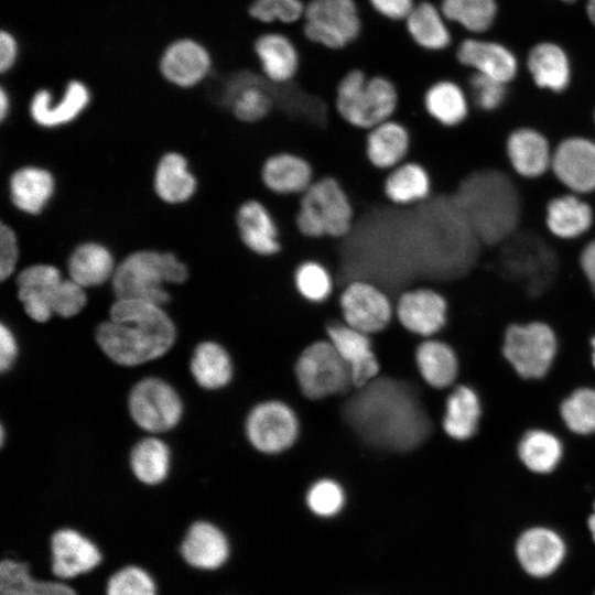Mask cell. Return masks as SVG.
I'll return each instance as SVG.
<instances>
[{
    "label": "cell",
    "instance_id": "obj_1",
    "mask_svg": "<svg viewBox=\"0 0 595 595\" xmlns=\"http://www.w3.org/2000/svg\"><path fill=\"white\" fill-rule=\"evenodd\" d=\"M347 422L381 448L412 450L431 432V422L410 387L391 378H375L346 402Z\"/></svg>",
    "mask_w": 595,
    "mask_h": 595
},
{
    "label": "cell",
    "instance_id": "obj_2",
    "mask_svg": "<svg viewBox=\"0 0 595 595\" xmlns=\"http://www.w3.org/2000/svg\"><path fill=\"white\" fill-rule=\"evenodd\" d=\"M176 338L163 306L136 299H116L109 318L97 326L99 348L113 363L132 367L166 354Z\"/></svg>",
    "mask_w": 595,
    "mask_h": 595
},
{
    "label": "cell",
    "instance_id": "obj_3",
    "mask_svg": "<svg viewBox=\"0 0 595 595\" xmlns=\"http://www.w3.org/2000/svg\"><path fill=\"white\" fill-rule=\"evenodd\" d=\"M479 241L508 238L519 219L520 205L512 182L502 173L480 171L468 176L455 197Z\"/></svg>",
    "mask_w": 595,
    "mask_h": 595
},
{
    "label": "cell",
    "instance_id": "obj_4",
    "mask_svg": "<svg viewBox=\"0 0 595 595\" xmlns=\"http://www.w3.org/2000/svg\"><path fill=\"white\" fill-rule=\"evenodd\" d=\"M399 106L396 84L383 75L368 76L363 69L348 71L337 83L335 109L348 126L368 131L393 118Z\"/></svg>",
    "mask_w": 595,
    "mask_h": 595
},
{
    "label": "cell",
    "instance_id": "obj_5",
    "mask_svg": "<svg viewBox=\"0 0 595 595\" xmlns=\"http://www.w3.org/2000/svg\"><path fill=\"white\" fill-rule=\"evenodd\" d=\"M353 202L344 185L332 175L315 178L300 196L294 224L305 238H344L354 225Z\"/></svg>",
    "mask_w": 595,
    "mask_h": 595
},
{
    "label": "cell",
    "instance_id": "obj_6",
    "mask_svg": "<svg viewBox=\"0 0 595 595\" xmlns=\"http://www.w3.org/2000/svg\"><path fill=\"white\" fill-rule=\"evenodd\" d=\"M302 20L305 39L328 50L347 47L363 30L356 0H310Z\"/></svg>",
    "mask_w": 595,
    "mask_h": 595
},
{
    "label": "cell",
    "instance_id": "obj_7",
    "mask_svg": "<svg viewBox=\"0 0 595 595\" xmlns=\"http://www.w3.org/2000/svg\"><path fill=\"white\" fill-rule=\"evenodd\" d=\"M295 375L303 394L313 400L343 393L353 386L347 364L328 339L314 342L302 351Z\"/></svg>",
    "mask_w": 595,
    "mask_h": 595
},
{
    "label": "cell",
    "instance_id": "obj_8",
    "mask_svg": "<svg viewBox=\"0 0 595 595\" xmlns=\"http://www.w3.org/2000/svg\"><path fill=\"white\" fill-rule=\"evenodd\" d=\"M116 299H136L165 305L170 294L164 288L163 252L138 250L117 264L111 278Z\"/></svg>",
    "mask_w": 595,
    "mask_h": 595
},
{
    "label": "cell",
    "instance_id": "obj_9",
    "mask_svg": "<svg viewBox=\"0 0 595 595\" xmlns=\"http://www.w3.org/2000/svg\"><path fill=\"white\" fill-rule=\"evenodd\" d=\"M128 408L134 423L150 433L173 429L183 413L177 392L167 382L155 377L141 379L132 387Z\"/></svg>",
    "mask_w": 595,
    "mask_h": 595
},
{
    "label": "cell",
    "instance_id": "obj_10",
    "mask_svg": "<svg viewBox=\"0 0 595 595\" xmlns=\"http://www.w3.org/2000/svg\"><path fill=\"white\" fill-rule=\"evenodd\" d=\"M338 304L344 323L368 335L387 328L394 315V305L388 293L367 279L346 283Z\"/></svg>",
    "mask_w": 595,
    "mask_h": 595
},
{
    "label": "cell",
    "instance_id": "obj_11",
    "mask_svg": "<svg viewBox=\"0 0 595 595\" xmlns=\"http://www.w3.org/2000/svg\"><path fill=\"white\" fill-rule=\"evenodd\" d=\"M556 351L552 329L543 323L512 325L505 335L504 354L524 378H540L549 370Z\"/></svg>",
    "mask_w": 595,
    "mask_h": 595
},
{
    "label": "cell",
    "instance_id": "obj_12",
    "mask_svg": "<svg viewBox=\"0 0 595 595\" xmlns=\"http://www.w3.org/2000/svg\"><path fill=\"white\" fill-rule=\"evenodd\" d=\"M251 445L266 454L281 453L293 445L299 434V421L293 410L281 401L256 405L246 422Z\"/></svg>",
    "mask_w": 595,
    "mask_h": 595
},
{
    "label": "cell",
    "instance_id": "obj_13",
    "mask_svg": "<svg viewBox=\"0 0 595 595\" xmlns=\"http://www.w3.org/2000/svg\"><path fill=\"white\" fill-rule=\"evenodd\" d=\"M54 578L69 581L97 567L102 561L99 547L76 528L62 527L51 537Z\"/></svg>",
    "mask_w": 595,
    "mask_h": 595
},
{
    "label": "cell",
    "instance_id": "obj_14",
    "mask_svg": "<svg viewBox=\"0 0 595 595\" xmlns=\"http://www.w3.org/2000/svg\"><path fill=\"white\" fill-rule=\"evenodd\" d=\"M447 303L430 288L404 290L398 296L394 315L408 332L429 337L440 332L446 322Z\"/></svg>",
    "mask_w": 595,
    "mask_h": 595
},
{
    "label": "cell",
    "instance_id": "obj_15",
    "mask_svg": "<svg viewBox=\"0 0 595 595\" xmlns=\"http://www.w3.org/2000/svg\"><path fill=\"white\" fill-rule=\"evenodd\" d=\"M183 560L192 567L214 571L221 567L231 553L225 531L214 521L196 519L186 529L180 543Z\"/></svg>",
    "mask_w": 595,
    "mask_h": 595
},
{
    "label": "cell",
    "instance_id": "obj_16",
    "mask_svg": "<svg viewBox=\"0 0 595 595\" xmlns=\"http://www.w3.org/2000/svg\"><path fill=\"white\" fill-rule=\"evenodd\" d=\"M237 232L242 245L259 257H273L281 252L279 226L271 210L259 199L242 202L236 212Z\"/></svg>",
    "mask_w": 595,
    "mask_h": 595
},
{
    "label": "cell",
    "instance_id": "obj_17",
    "mask_svg": "<svg viewBox=\"0 0 595 595\" xmlns=\"http://www.w3.org/2000/svg\"><path fill=\"white\" fill-rule=\"evenodd\" d=\"M328 340L347 364L355 388H361L375 379L379 372V363L371 348L368 334L347 324L332 322L326 326Z\"/></svg>",
    "mask_w": 595,
    "mask_h": 595
},
{
    "label": "cell",
    "instance_id": "obj_18",
    "mask_svg": "<svg viewBox=\"0 0 595 595\" xmlns=\"http://www.w3.org/2000/svg\"><path fill=\"white\" fill-rule=\"evenodd\" d=\"M263 186L279 196H301L314 182V169L303 155L279 151L267 156L260 169Z\"/></svg>",
    "mask_w": 595,
    "mask_h": 595
},
{
    "label": "cell",
    "instance_id": "obj_19",
    "mask_svg": "<svg viewBox=\"0 0 595 595\" xmlns=\"http://www.w3.org/2000/svg\"><path fill=\"white\" fill-rule=\"evenodd\" d=\"M271 85L264 77L248 72L239 73L226 86L225 102L239 121L256 123L263 120L274 106Z\"/></svg>",
    "mask_w": 595,
    "mask_h": 595
},
{
    "label": "cell",
    "instance_id": "obj_20",
    "mask_svg": "<svg viewBox=\"0 0 595 595\" xmlns=\"http://www.w3.org/2000/svg\"><path fill=\"white\" fill-rule=\"evenodd\" d=\"M253 48L263 77L273 86L289 85L298 75L300 52L286 34L264 32L256 39Z\"/></svg>",
    "mask_w": 595,
    "mask_h": 595
},
{
    "label": "cell",
    "instance_id": "obj_21",
    "mask_svg": "<svg viewBox=\"0 0 595 595\" xmlns=\"http://www.w3.org/2000/svg\"><path fill=\"white\" fill-rule=\"evenodd\" d=\"M62 280L60 269L53 264H32L19 272L18 298L30 318L44 323L52 317L51 296Z\"/></svg>",
    "mask_w": 595,
    "mask_h": 595
},
{
    "label": "cell",
    "instance_id": "obj_22",
    "mask_svg": "<svg viewBox=\"0 0 595 595\" xmlns=\"http://www.w3.org/2000/svg\"><path fill=\"white\" fill-rule=\"evenodd\" d=\"M366 132L365 156L372 167L388 172L407 160L411 134L403 122L391 118Z\"/></svg>",
    "mask_w": 595,
    "mask_h": 595
},
{
    "label": "cell",
    "instance_id": "obj_23",
    "mask_svg": "<svg viewBox=\"0 0 595 595\" xmlns=\"http://www.w3.org/2000/svg\"><path fill=\"white\" fill-rule=\"evenodd\" d=\"M559 180L577 192L595 190V143L573 138L562 142L551 161Z\"/></svg>",
    "mask_w": 595,
    "mask_h": 595
},
{
    "label": "cell",
    "instance_id": "obj_24",
    "mask_svg": "<svg viewBox=\"0 0 595 595\" xmlns=\"http://www.w3.org/2000/svg\"><path fill=\"white\" fill-rule=\"evenodd\" d=\"M456 57L462 65L505 84L512 80L518 72L515 54L494 41L466 39L458 45Z\"/></svg>",
    "mask_w": 595,
    "mask_h": 595
},
{
    "label": "cell",
    "instance_id": "obj_25",
    "mask_svg": "<svg viewBox=\"0 0 595 595\" xmlns=\"http://www.w3.org/2000/svg\"><path fill=\"white\" fill-rule=\"evenodd\" d=\"M516 550L524 571L538 577L554 572L565 553L562 539L554 531L545 528H532L523 532Z\"/></svg>",
    "mask_w": 595,
    "mask_h": 595
},
{
    "label": "cell",
    "instance_id": "obj_26",
    "mask_svg": "<svg viewBox=\"0 0 595 595\" xmlns=\"http://www.w3.org/2000/svg\"><path fill=\"white\" fill-rule=\"evenodd\" d=\"M90 95L87 87L77 80L68 83L61 100L52 102V95L41 89L33 96L30 115L43 128H56L75 120L88 106Z\"/></svg>",
    "mask_w": 595,
    "mask_h": 595
},
{
    "label": "cell",
    "instance_id": "obj_27",
    "mask_svg": "<svg viewBox=\"0 0 595 595\" xmlns=\"http://www.w3.org/2000/svg\"><path fill=\"white\" fill-rule=\"evenodd\" d=\"M163 76L180 87H191L201 82L209 72L208 52L192 40H181L164 52L161 64Z\"/></svg>",
    "mask_w": 595,
    "mask_h": 595
},
{
    "label": "cell",
    "instance_id": "obj_28",
    "mask_svg": "<svg viewBox=\"0 0 595 595\" xmlns=\"http://www.w3.org/2000/svg\"><path fill=\"white\" fill-rule=\"evenodd\" d=\"M53 174L41 166L28 165L15 170L9 180V195L12 204L21 212L37 215L54 195Z\"/></svg>",
    "mask_w": 595,
    "mask_h": 595
},
{
    "label": "cell",
    "instance_id": "obj_29",
    "mask_svg": "<svg viewBox=\"0 0 595 595\" xmlns=\"http://www.w3.org/2000/svg\"><path fill=\"white\" fill-rule=\"evenodd\" d=\"M432 180L419 162L404 161L388 171L382 183L385 197L397 206H411L429 198Z\"/></svg>",
    "mask_w": 595,
    "mask_h": 595
},
{
    "label": "cell",
    "instance_id": "obj_30",
    "mask_svg": "<svg viewBox=\"0 0 595 595\" xmlns=\"http://www.w3.org/2000/svg\"><path fill=\"white\" fill-rule=\"evenodd\" d=\"M153 187L159 198L169 204H181L192 198L197 182L186 158L177 152L165 153L155 167Z\"/></svg>",
    "mask_w": 595,
    "mask_h": 595
},
{
    "label": "cell",
    "instance_id": "obj_31",
    "mask_svg": "<svg viewBox=\"0 0 595 595\" xmlns=\"http://www.w3.org/2000/svg\"><path fill=\"white\" fill-rule=\"evenodd\" d=\"M117 264L111 251L99 242L77 246L67 261L69 279L83 288L98 286L111 280Z\"/></svg>",
    "mask_w": 595,
    "mask_h": 595
},
{
    "label": "cell",
    "instance_id": "obj_32",
    "mask_svg": "<svg viewBox=\"0 0 595 595\" xmlns=\"http://www.w3.org/2000/svg\"><path fill=\"white\" fill-rule=\"evenodd\" d=\"M527 66L533 82L540 88L559 93L571 80V64L565 51L552 42L534 45L527 58Z\"/></svg>",
    "mask_w": 595,
    "mask_h": 595
},
{
    "label": "cell",
    "instance_id": "obj_33",
    "mask_svg": "<svg viewBox=\"0 0 595 595\" xmlns=\"http://www.w3.org/2000/svg\"><path fill=\"white\" fill-rule=\"evenodd\" d=\"M447 22L440 7L430 1L415 3L404 20L407 32L413 43L430 52L442 51L451 44L452 34Z\"/></svg>",
    "mask_w": 595,
    "mask_h": 595
},
{
    "label": "cell",
    "instance_id": "obj_34",
    "mask_svg": "<svg viewBox=\"0 0 595 595\" xmlns=\"http://www.w3.org/2000/svg\"><path fill=\"white\" fill-rule=\"evenodd\" d=\"M0 595H77L66 582L39 578L26 563L13 559L0 561Z\"/></svg>",
    "mask_w": 595,
    "mask_h": 595
},
{
    "label": "cell",
    "instance_id": "obj_35",
    "mask_svg": "<svg viewBox=\"0 0 595 595\" xmlns=\"http://www.w3.org/2000/svg\"><path fill=\"white\" fill-rule=\"evenodd\" d=\"M507 152L513 169L528 177L542 174L552 161L547 140L531 129L512 132L507 142Z\"/></svg>",
    "mask_w": 595,
    "mask_h": 595
},
{
    "label": "cell",
    "instance_id": "obj_36",
    "mask_svg": "<svg viewBox=\"0 0 595 595\" xmlns=\"http://www.w3.org/2000/svg\"><path fill=\"white\" fill-rule=\"evenodd\" d=\"M423 106L433 120L445 127L457 126L468 112L465 93L448 79L437 80L425 90Z\"/></svg>",
    "mask_w": 595,
    "mask_h": 595
},
{
    "label": "cell",
    "instance_id": "obj_37",
    "mask_svg": "<svg viewBox=\"0 0 595 595\" xmlns=\"http://www.w3.org/2000/svg\"><path fill=\"white\" fill-rule=\"evenodd\" d=\"M190 369L197 385L210 390L225 387L232 376L227 350L215 342H203L196 346Z\"/></svg>",
    "mask_w": 595,
    "mask_h": 595
},
{
    "label": "cell",
    "instance_id": "obj_38",
    "mask_svg": "<svg viewBox=\"0 0 595 595\" xmlns=\"http://www.w3.org/2000/svg\"><path fill=\"white\" fill-rule=\"evenodd\" d=\"M415 360L422 378L434 388L450 386L457 376L455 353L443 342L435 339L422 342L416 348Z\"/></svg>",
    "mask_w": 595,
    "mask_h": 595
},
{
    "label": "cell",
    "instance_id": "obj_39",
    "mask_svg": "<svg viewBox=\"0 0 595 595\" xmlns=\"http://www.w3.org/2000/svg\"><path fill=\"white\" fill-rule=\"evenodd\" d=\"M480 404L477 394L466 386L457 387L447 398L443 428L455 440H466L477 430Z\"/></svg>",
    "mask_w": 595,
    "mask_h": 595
},
{
    "label": "cell",
    "instance_id": "obj_40",
    "mask_svg": "<svg viewBox=\"0 0 595 595\" xmlns=\"http://www.w3.org/2000/svg\"><path fill=\"white\" fill-rule=\"evenodd\" d=\"M170 462L171 455L167 445L154 436L140 440L133 446L130 455L133 475L145 485L162 483L169 474Z\"/></svg>",
    "mask_w": 595,
    "mask_h": 595
},
{
    "label": "cell",
    "instance_id": "obj_41",
    "mask_svg": "<svg viewBox=\"0 0 595 595\" xmlns=\"http://www.w3.org/2000/svg\"><path fill=\"white\" fill-rule=\"evenodd\" d=\"M592 210L575 196H563L550 202L547 212L549 229L562 238H573L589 227Z\"/></svg>",
    "mask_w": 595,
    "mask_h": 595
},
{
    "label": "cell",
    "instance_id": "obj_42",
    "mask_svg": "<svg viewBox=\"0 0 595 595\" xmlns=\"http://www.w3.org/2000/svg\"><path fill=\"white\" fill-rule=\"evenodd\" d=\"M440 9L447 21L472 33H483L494 24L498 6L496 0H441Z\"/></svg>",
    "mask_w": 595,
    "mask_h": 595
},
{
    "label": "cell",
    "instance_id": "obj_43",
    "mask_svg": "<svg viewBox=\"0 0 595 595\" xmlns=\"http://www.w3.org/2000/svg\"><path fill=\"white\" fill-rule=\"evenodd\" d=\"M522 463L536 473H549L562 457L561 442L551 433L533 430L523 435L519 443Z\"/></svg>",
    "mask_w": 595,
    "mask_h": 595
},
{
    "label": "cell",
    "instance_id": "obj_44",
    "mask_svg": "<svg viewBox=\"0 0 595 595\" xmlns=\"http://www.w3.org/2000/svg\"><path fill=\"white\" fill-rule=\"evenodd\" d=\"M292 281L296 293L309 303H324L334 292V277L318 260L301 261L293 271Z\"/></svg>",
    "mask_w": 595,
    "mask_h": 595
},
{
    "label": "cell",
    "instance_id": "obj_45",
    "mask_svg": "<svg viewBox=\"0 0 595 595\" xmlns=\"http://www.w3.org/2000/svg\"><path fill=\"white\" fill-rule=\"evenodd\" d=\"M561 415L567 428L578 434L595 432V390L578 389L564 400Z\"/></svg>",
    "mask_w": 595,
    "mask_h": 595
},
{
    "label": "cell",
    "instance_id": "obj_46",
    "mask_svg": "<svg viewBox=\"0 0 595 595\" xmlns=\"http://www.w3.org/2000/svg\"><path fill=\"white\" fill-rule=\"evenodd\" d=\"M107 595H158V587L147 570L129 564L110 575Z\"/></svg>",
    "mask_w": 595,
    "mask_h": 595
},
{
    "label": "cell",
    "instance_id": "obj_47",
    "mask_svg": "<svg viewBox=\"0 0 595 595\" xmlns=\"http://www.w3.org/2000/svg\"><path fill=\"white\" fill-rule=\"evenodd\" d=\"M305 4L302 0H253L249 14L262 23H294L303 19Z\"/></svg>",
    "mask_w": 595,
    "mask_h": 595
},
{
    "label": "cell",
    "instance_id": "obj_48",
    "mask_svg": "<svg viewBox=\"0 0 595 595\" xmlns=\"http://www.w3.org/2000/svg\"><path fill=\"white\" fill-rule=\"evenodd\" d=\"M306 502L315 515L331 517L342 510L345 502L344 490L335 480L321 479L309 489Z\"/></svg>",
    "mask_w": 595,
    "mask_h": 595
},
{
    "label": "cell",
    "instance_id": "obj_49",
    "mask_svg": "<svg viewBox=\"0 0 595 595\" xmlns=\"http://www.w3.org/2000/svg\"><path fill=\"white\" fill-rule=\"evenodd\" d=\"M87 295L85 288L72 279H63L54 289L51 296L53 314L62 317L77 315L86 305Z\"/></svg>",
    "mask_w": 595,
    "mask_h": 595
},
{
    "label": "cell",
    "instance_id": "obj_50",
    "mask_svg": "<svg viewBox=\"0 0 595 595\" xmlns=\"http://www.w3.org/2000/svg\"><path fill=\"white\" fill-rule=\"evenodd\" d=\"M470 89L478 107L493 110L499 107L506 97V84L475 73L470 78Z\"/></svg>",
    "mask_w": 595,
    "mask_h": 595
},
{
    "label": "cell",
    "instance_id": "obj_51",
    "mask_svg": "<svg viewBox=\"0 0 595 595\" xmlns=\"http://www.w3.org/2000/svg\"><path fill=\"white\" fill-rule=\"evenodd\" d=\"M19 261V245L14 230L2 223L0 227V279L7 280L15 271Z\"/></svg>",
    "mask_w": 595,
    "mask_h": 595
},
{
    "label": "cell",
    "instance_id": "obj_52",
    "mask_svg": "<svg viewBox=\"0 0 595 595\" xmlns=\"http://www.w3.org/2000/svg\"><path fill=\"white\" fill-rule=\"evenodd\" d=\"M371 9L389 21H404L415 6V0H367Z\"/></svg>",
    "mask_w": 595,
    "mask_h": 595
},
{
    "label": "cell",
    "instance_id": "obj_53",
    "mask_svg": "<svg viewBox=\"0 0 595 595\" xmlns=\"http://www.w3.org/2000/svg\"><path fill=\"white\" fill-rule=\"evenodd\" d=\"M18 342L12 331L6 325H0V369L9 370L18 356Z\"/></svg>",
    "mask_w": 595,
    "mask_h": 595
},
{
    "label": "cell",
    "instance_id": "obj_54",
    "mask_svg": "<svg viewBox=\"0 0 595 595\" xmlns=\"http://www.w3.org/2000/svg\"><path fill=\"white\" fill-rule=\"evenodd\" d=\"M163 270L166 283L180 284L186 281L188 270L186 264L174 253L163 252Z\"/></svg>",
    "mask_w": 595,
    "mask_h": 595
},
{
    "label": "cell",
    "instance_id": "obj_55",
    "mask_svg": "<svg viewBox=\"0 0 595 595\" xmlns=\"http://www.w3.org/2000/svg\"><path fill=\"white\" fill-rule=\"evenodd\" d=\"M18 46L14 37L8 32L0 35V69L8 71L15 62Z\"/></svg>",
    "mask_w": 595,
    "mask_h": 595
},
{
    "label": "cell",
    "instance_id": "obj_56",
    "mask_svg": "<svg viewBox=\"0 0 595 595\" xmlns=\"http://www.w3.org/2000/svg\"><path fill=\"white\" fill-rule=\"evenodd\" d=\"M581 263L595 292V240L588 244L582 252Z\"/></svg>",
    "mask_w": 595,
    "mask_h": 595
},
{
    "label": "cell",
    "instance_id": "obj_57",
    "mask_svg": "<svg viewBox=\"0 0 595 595\" xmlns=\"http://www.w3.org/2000/svg\"><path fill=\"white\" fill-rule=\"evenodd\" d=\"M10 110V99L3 88H1L0 93V118L1 120H4V118L8 116Z\"/></svg>",
    "mask_w": 595,
    "mask_h": 595
},
{
    "label": "cell",
    "instance_id": "obj_58",
    "mask_svg": "<svg viewBox=\"0 0 595 595\" xmlns=\"http://www.w3.org/2000/svg\"><path fill=\"white\" fill-rule=\"evenodd\" d=\"M586 13L592 22V24L595 26V0H587L586 1Z\"/></svg>",
    "mask_w": 595,
    "mask_h": 595
},
{
    "label": "cell",
    "instance_id": "obj_59",
    "mask_svg": "<svg viewBox=\"0 0 595 595\" xmlns=\"http://www.w3.org/2000/svg\"><path fill=\"white\" fill-rule=\"evenodd\" d=\"M588 527L593 536V540L595 542V505H594V513L588 519Z\"/></svg>",
    "mask_w": 595,
    "mask_h": 595
},
{
    "label": "cell",
    "instance_id": "obj_60",
    "mask_svg": "<svg viewBox=\"0 0 595 595\" xmlns=\"http://www.w3.org/2000/svg\"><path fill=\"white\" fill-rule=\"evenodd\" d=\"M592 345H593V348H594L593 363H594V366H595V337L592 339Z\"/></svg>",
    "mask_w": 595,
    "mask_h": 595
},
{
    "label": "cell",
    "instance_id": "obj_61",
    "mask_svg": "<svg viewBox=\"0 0 595 595\" xmlns=\"http://www.w3.org/2000/svg\"><path fill=\"white\" fill-rule=\"evenodd\" d=\"M561 1L571 3V2H574L575 0H561Z\"/></svg>",
    "mask_w": 595,
    "mask_h": 595
}]
</instances>
